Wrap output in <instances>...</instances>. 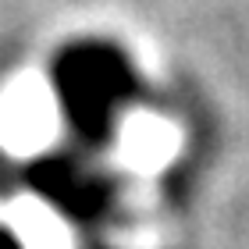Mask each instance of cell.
<instances>
[{
  "mask_svg": "<svg viewBox=\"0 0 249 249\" xmlns=\"http://www.w3.org/2000/svg\"><path fill=\"white\" fill-rule=\"evenodd\" d=\"M0 249H11V239H4V235H0Z\"/></svg>",
  "mask_w": 249,
  "mask_h": 249,
  "instance_id": "7a4b0ae2",
  "label": "cell"
},
{
  "mask_svg": "<svg viewBox=\"0 0 249 249\" xmlns=\"http://www.w3.org/2000/svg\"><path fill=\"white\" fill-rule=\"evenodd\" d=\"M53 82H57L64 114L86 132H100L132 93L128 61L110 43H75V47H68L57 57Z\"/></svg>",
  "mask_w": 249,
  "mask_h": 249,
  "instance_id": "6da1fadb",
  "label": "cell"
}]
</instances>
